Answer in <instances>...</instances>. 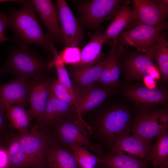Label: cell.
I'll use <instances>...</instances> for the list:
<instances>
[{
  "mask_svg": "<svg viewBox=\"0 0 168 168\" xmlns=\"http://www.w3.org/2000/svg\"><path fill=\"white\" fill-rule=\"evenodd\" d=\"M132 114L127 105L119 103L103 111L97 123L98 133L111 147L118 141L129 136Z\"/></svg>",
  "mask_w": 168,
  "mask_h": 168,
  "instance_id": "obj_2",
  "label": "cell"
},
{
  "mask_svg": "<svg viewBox=\"0 0 168 168\" xmlns=\"http://www.w3.org/2000/svg\"><path fill=\"white\" fill-rule=\"evenodd\" d=\"M69 147L81 168H94L98 163V157L91 153L86 148L78 145Z\"/></svg>",
  "mask_w": 168,
  "mask_h": 168,
  "instance_id": "obj_29",
  "label": "cell"
},
{
  "mask_svg": "<svg viewBox=\"0 0 168 168\" xmlns=\"http://www.w3.org/2000/svg\"><path fill=\"white\" fill-rule=\"evenodd\" d=\"M124 1L93 0L80 3L79 7L84 24L90 27L114 17Z\"/></svg>",
  "mask_w": 168,
  "mask_h": 168,
  "instance_id": "obj_7",
  "label": "cell"
},
{
  "mask_svg": "<svg viewBox=\"0 0 168 168\" xmlns=\"http://www.w3.org/2000/svg\"><path fill=\"white\" fill-rule=\"evenodd\" d=\"M51 54L53 55V63L58 74V80L68 89L76 100V92L64 64L55 48Z\"/></svg>",
  "mask_w": 168,
  "mask_h": 168,
  "instance_id": "obj_28",
  "label": "cell"
},
{
  "mask_svg": "<svg viewBox=\"0 0 168 168\" xmlns=\"http://www.w3.org/2000/svg\"><path fill=\"white\" fill-rule=\"evenodd\" d=\"M52 81L43 76L35 78L34 81L28 97L30 104L29 110L33 119L40 123L43 117L50 92Z\"/></svg>",
  "mask_w": 168,
  "mask_h": 168,
  "instance_id": "obj_13",
  "label": "cell"
},
{
  "mask_svg": "<svg viewBox=\"0 0 168 168\" xmlns=\"http://www.w3.org/2000/svg\"><path fill=\"white\" fill-rule=\"evenodd\" d=\"M116 91L108 87H92L91 86L77 94L76 109L81 121L83 123L81 114L95 109L108 97L116 93Z\"/></svg>",
  "mask_w": 168,
  "mask_h": 168,
  "instance_id": "obj_16",
  "label": "cell"
},
{
  "mask_svg": "<svg viewBox=\"0 0 168 168\" xmlns=\"http://www.w3.org/2000/svg\"><path fill=\"white\" fill-rule=\"evenodd\" d=\"M9 158L5 147L0 146V168H8Z\"/></svg>",
  "mask_w": 168,
  "mask_h": 168,
  "instance_id": "obj_34",
  "label": "cell"
},
{
  "mask_svg": "<svg viewBox=\"0 0 168 168\" xmlns=\"http://www.w3.org/2000/svg\"><path fill=\"white\" fill-rule=\"evenodd\" d=\"M35 78L18 77L0 85V111L5 112L6 108L9 105L15 104L25 107L28 103L29 93Z\"/></svg>",
  "mask_w": 168,
  "mask_h": 168,
  "instance_id": "obj_11",
  "label": "cell"
},
{
  "mask_svg": "<svg viewBox=\"0 0 168 168\" xmlns=\"http://www.w3.org/2000/svg\"><path fill=\"white\" fill-rule=\"evenodd\" d=\"M152 146L133 134L116 142L111 147V154H124L146 161Z\"/></svg>",
  "mask_w": 168,
  "mask_h": 168,
  "instance_id": "obj_18",
  "label": "cell"
},
{
  "mask_svg": "<svg viewBox=\"0 0 168 168\" xmlns=\"http://www.w3.org/2000/svg\"><path fill=\"white\" fill-rule=\"evenodd\" d=\"M152 145L146 161L153 168H168V128L162 130Z\"/></svg>",
  "mask_w": 168,
  "mask_h": 168,
  "instance_id": "obj_21",
  "label": "cell"
},
{
  "mask_svg": "<svg viewBox=\"0 0 168 168\" xmlns=\"http://www.w3.org/2000/svg\"><path fill=\"white\" fill-rule=\"evenodd\" d=\"M62 41L66 47H78L82 44L83 34L78 22L65 0L56 1Z\"/></svg>",
  "mask_w": 168,
  "mask_h": 168,
  "instance_id": "obj_12",
  "label": "cell"
},
{
  "mask_svg": "<svg viewBox=\"0 0 168 168\" xmlns=\"http://www.w3.org/2000/svg\"><path fill=\"white\" fill-rule=\"evenodd\" d=\"M123 93L138 109L159 105H167V89L163 87H150L145 85L133 84L126 86Z\"/></svg>",
  "mask_w": 168,
  "mask_h": 168,
  "instance_id": "obj_8",
  "label": "cell"
},
{
  "mask_svg": "<svg viewBox=\"0 0 168 168\" xmlns=\"http://www.w3.org/2000/svg\"><path fill=\"white\" fill-rule=\"evenodd\" d=\"M5 112L11 126L18 130L19 133L23 134L27 133L33 119L29 110L25 107L17 105H9Z\"/></svg>",
  "mask_w": 168,
  "mask_h": 168,
  "instance_id": "obj_24",
  "label": "cell"
},
{
  "mask_svg": "<svg viewBox=\"0 0 168 168\" xmlns=\"http://www.w3.org/2000/svg\"><path fill=\"white\" fill-rule=\"evenodd\" d=\"M21 146L34 168H49L45 152L52 138L46 130L38 124L26 134H18Z\"/></svg>",
  "mask_w": 168,
  "mask_h": 168,
  "instance_id": "obj_6",
  "label": "cell"
},
{
  "mask_svg": "<svg viewBox=\"0 0 168 168\" xmlns=\"http://www.w3.org/2000/svg\"><path fill=\"white\" fill-rule=\"evenodd\" d=\"M72 106L58 99L50 91L45 112L41 122L39 124L45 128L53 125L63 119L69 114L71 110Z\"/></svg>",
  "mask_w": 168,
  "mask_h": 168,
  "instance_id": "obj_22",
  "label": "cell"
},
{
  "mask_svg": "<svg viewBox=\"0 0 168 168\" xmlns=\"http://www.w3.org/2000/svg\"><path fill=\"white\" fill-rule=\"evenodd\" d=\"M49 64L29 48L13 47L5 63L4 68L18 78L32 79L43 76L50 66Z\"/></svg>",
  "mask_w": 168,
  "mask_h": 168,
  "instance_id": "obj_3",
  "label": "cell"
},
{
  "mask_svg": "<svg viewBox=\"0 0 168 168\" xmlns=\"http://www.w3.org/2000/svg\"><path fill=\"white\" fill-rule=\"evenodd\" d=\"M167 27L166 21L154 26L140 25L130 30L122 31L116 42L118 45L134 47L151 58L152 51L160 35Z\"/></svg>",
  "mask_w": 168,
  "mask_h": 168,
  "instance_id": "obj_5",
  "label": "cell"
},
{
  "mask_svg": "<svg viewBox=\"0 0 168 168\" xmlns=\"http://www.w3.org/2000/svg\"><path fill=\"white\" fill-rule=\"evenodd\" d=\"M36 13L53 40L62 41L58 9L50 0H31Z\"/></svg>",
  "mask_w": 168,
  "mask_h": 168,
  "instance_id": "obj_15",
  "label": "cell"
},
{
  "mask_svg": "<svg viewBox=\"0 0 168 168\" xmlns=\"http://www.w3.org/2000/svg\"><path fill=\"white\" fill-rule=\"evenodd\" d=\"M50 89L57 98L71 105H74L76 109L77 105L75 99L68 89L58 80L52 81Z\"/></svg>",
  "mask_w": 168,
  "mask_h": 168,
  "instance_id": "obj_30",
  "label": "cell"
},
{
  "mask_svg": "<svg viewBox=\"0 0 168 168\" xmlns=\"http://www.w3.org/2000/svg\"><path fill=\"white\" fill-rule=\"evenodd\" d=\"M8 121L5 112L0 111V132L6 128Z\"/></svg>",
  "mask_w": 168,
  "mask_h": 168,
  "instance_id": "obj_36",
  "label": "cell"
},
{
  "mask_svg": "<svg viewBox=\"0 0 168 168\" xmlns=\"http://www.w3.org/2000/svg\"><path fill=\"white\" fill-rule=\"evenodd\" d=\"M121 62L125 80L128 82L143 80L147 76L156 79L160 75L152 59L145 54L135 51L125 54Z\"/></svg>",
  "mask_w": 168,
  "mask_h": 168,
  "instance_id": "obj_9",
  "label": "cell"
},
{
  "mask_svg": "<svg viewBox=\"0 0 168 168\" xmlns=\"http://www.w3.org/2000/svg\"><path fill=\"white\" fill-rule=\"evenodd\" d=\"M8 139L5 147L9 158L8 168H34L21 146L18 134L11 136Z\"/></svg>",
  "mask_w": 168,
  "mask_h": 168,
  "instance_id": "obj_25",
  "label": "cell"
},
{
  "mask_svg": "<svg viewBox=\"0 0 168 168\" xmlns=\"http://www.w3.org/2000/svg\"><path fill=\"white\" fill-rule=\"evenodd\" d=\"M168 128V110L155 106L138 109L132 122L131 131L151 144L161 131Z\"/></svg>",
  "mask_w": 168,
  "mask_h": 168,
  "instance_id": "obj_4",
  "label": "cell"
},
{
  "mask_svg": "<svg viewBox=\"0 0 168 168\" xmlns=\"http://www.w3.org/2000/svg\"><path fill=\"white\" fill-rule=\"evenodd\" d=\"M137 19L134 9L129 6V1H124L105 31L103 33L106 42L116 40L119 34L130 24Z\"/></svg>",
  "mask_w": 168,
  "mask_h": 168,
  "instance_id": "obj_19",
  "label": "cell"
},
{
  "mask_svg": "<svg viewBox=\"0 0 168 168\" xmlns=\"http://www.w3.org/2000/svg\"><path fill=\"white\" fill-rule=\"evenodd\" d=\"M110 61V60L105 67L100 78L97 81L102 85L107 86H112Z\"/></svg>",
  "mask_w": 168,
  "mask_h": 168,
  "instance_id": "obj_33",
  "label": "cell"
},
{
  "mask_svg": "<svg viewBox=\"0 0 168 168\" xmlns=\"http://www.w3.org/2000/svg\"><path fill=\"white\" fill-rule=\"evenodd\" d=\"M76 121L61 120L54 124V133L58 140L70 147L78 145L88 148L100 155L104 153L100 145L92 143L83 131L81 125Z\"/></svg>",
  "mask_w": 168,
  "mask_h": 168,
  "instance_id": "obj_10",
  "label": "cell"
},
{
  "mask_svg": "<svg viewBox=\"0 0 168 168\" xmlns=\"http://www.w3.org/2000/svg\"><path fill=\"white\" fill-rule=\"evenodd\" d=\"M45 156L49 168H79L72 152L62 147L52 138Z\"/></svg>",
  "mask_w": 168,
  "mask_h": 168,
  "instance_id": "obj_20",
  "label": "cell"
},
{
  "mask_svg": "<svg viewBox=\"0 0 168 168\" xmlns=\"http://www.w3.org/2000/svg\"><path fill=\"white\" fill-rule=\"evenodd\" d=\"M98 163L105 168H150L146 160L122 154L104 155L98 158Z\"/></svg>",
  "mask_w": 168,
  "mask_h": 168,
  "instance_id": "obj_23",
  "label": "cell"
},
{
  "mask_svg": "<svg viewBox=\"0 0 168 168\" xmlns=\"http://www.w3.org/2000/svg\"></svg>",
  "mask_w": 168,
  "mask_h": 168,
  "instance_id": "obj_40",
  "label": "cell"
},
{
  "mask_svg": "<svg viewBox=\"0 0 168 168\" xmlns=\"http://www.w3.org/2000/svg\"><path fill=\"white\" fill-rule=\"evenodd\" d=\"M156 1L160 9L167 16L168 14V1L157 0Z\"/></svg>",
  "mask_w": 168,
  "mask_h": 168,
  "instance_id": "obj_35",
  "label": "cell"
},
{
  "mask_svg": "<svg viewBox=\"0 0 168 168\" xmlns=\"http://www.w3.org/2000/svg\"><path fill=\"white\" fill-rule=\"evenodd\" d=\"M2 138H1V136H0V142L1 141Z\"/></svg>",
  "mask_w": 168,
  "mask_h": 168,
  "instance_id": "obj_39",
  "label": "cell"
},
{
  "mask_svg": "<svg viewBox=\"0 0 168 168\" xmlns=\"http://www.w3.org/2000/svg\"><path fill=\"white\" fill-rule=\"evenodd\" d=\"M106 43L103 33L97 31L81 51V60L76 66L84 67L94 64L100 58L103 44Z\"/></svg>",
  "mask_w": 168,
  "mask_h": 168,
  "instance_id": "obj_26",
  "label": "cell"
},
{
  "mask_svg": "<svg viewBox=\"0 0 168 168\" xmlns=\"http://www.w3.org/2000/svg\"><path fill=\"white\" fill-rule=\"evenodd\" d=\"M133 8L135 11L137 19L133 22L135 26L140 25L154 26L165 21L166 16L159 8L156 0H133Z\"/></svg>",
  "mask_w": 168,
  "mask_h": 168,
  "instance_id": "obj_17",
  "label": "cell"
},
{
  "mask_svg": "<svg viewBox=\"0 0 168 168\" xmlns=\"http://www.w3.org/2000/svg\"><path fill=\"white\" fill-rule=\"evenodd\" d=\"M156 79L152 76H147L143 79V80L147 85H146L147 86H148L154 85L155 84V81ZM150 87V86H149Z\"/></svg>",
  "mask_w": 168,
  "mask_h": 168,
  "instance_id": "obj_37",
  "label": "cell"
},
{
  "mask_svg": "<svg viewBox=\"0 0 168 168\" xmlns=\"http://www.w3.org/2000/svg\"><path fill=\"white\" fill-rule=\"evenodd\" d=\"M59 55L64 64L76 66L81 60V51L79 47H66Z\"/></svg>",
  "mask_w": 168,
  "mask_h": 168,
  "instance_id": "obj_31",
  "label": "cell"
},
{
  "mask_svg": "<svg viewBox=\"0 0 168 168\" xmlns=\"http://www.w3.org/2000/svg\"><path fill=\"white\" fill-rule=\"evenodd\" d=\"M8 28V18L7 15L3 12L0 13V44L7 41L12 40V38L7 37L4 32Z\"/></svg>",
  "mask_w": 168,
  "mask_h": 168,
  "instance_id": "obj_32",
  "label": "cell"
},
{
  "mask_svg": "<svg viewBox=\"0 0 168 168\" xmlns=\"http://www.w3.org/2000/svg\"><path fill=\"white\" fill-rule=\"evenodd\" d=\"M25 0H0V3L6 2H17L23 3L25 2Z\"/></svg>",
  "mask_w": 168,
  "mask_h": 168,
  "instance_id": "obj_38",
  "label": "cell"
},
{
  "mask_svg": "<svg viewBox=\"0 0 168 168\" xmlns=\"http://www.w3.org/2000/svg\"><path fill=\"white\" fill-rule=\"evenodd\" d=\"M116 42H113L108 53L103 60L98 63L90 66H76L71 71V74L76 84L84 89L91 86L99 79L105 67L117 51Z\"/></svg>",
  "mask_w": 168,
  "mask_h": 168,
  "instance_id": "obj_14",
  "label": "cell"
},
{
  "mask_svg": "<svg viewBox=\"0 0 168 168\" xmlns=\"http://www.w3.org/2000/svg\"><path fill=\"white\" fill-rule=\"evenodd\" d=\"M151 57L157 62L159 73L164 81H168V42L161 33L152 51Z\"/></svg>",
  "mask_w": 168,
  "mask_h": 168,
  "instance_id": "obj_27",
  "label": "cell"
},
{
  "mask_svg": "<svg viewBox=\"0 0 168 168\" xmlns=\"http://www.w3.org/2000/svg\"><path fill=\"white\" fill-rule=\"evenodd\" d=\"M22 4L21 8L11 9L7 14L8 28L14 33L12 41L21 47L29 48L32 44H36L51 53L55 48L53 40L43 32L31 1Z\"/></svg>",
  "mask_w": 168,
  "mask_h": 168,
  "instance_id": "obj_1",
  "label": "cell"
}]
</instances>
